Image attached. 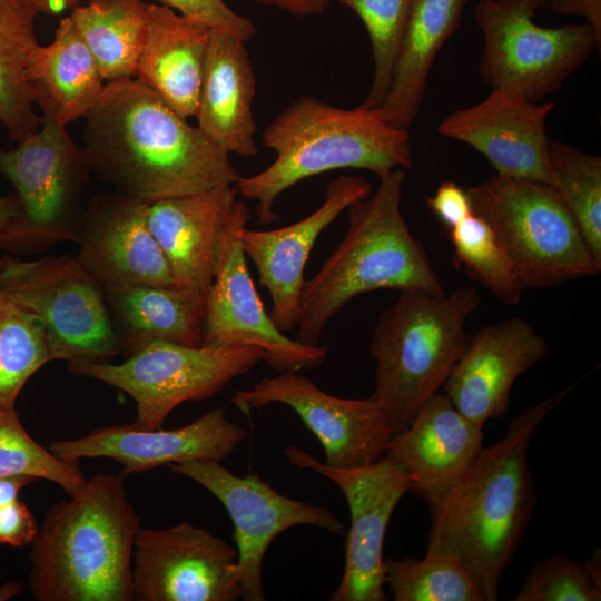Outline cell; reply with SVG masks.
Masks as SVG:
<instances>
[{"label":"cell","mask_w":601,"mask_h":601,"mask_svg":"<svg viewBox=\"0 0 601 601\" xmlns=\"http://www.w3.org/2000/svg\"><path fill=\"white\" fill-rule=\"evenodd\" d=\"M544 0H479L475 21L484 43L479 76L491 88L531 101L554 93L601 40L588 23L545 28L533 21Z\"/></svg>","instance_id":"ba28073f"},{"label":"cell","mask_w":601,"mask_h":601,"mask_svg":"<svg viewBox=\"0 0 601 601\" xmlns=\"http://www.w3.org/2000/svg\"><path fill=\"white\" fill-rule=\"evenodd\" d=\"M132 590L138 601L239 600L237 551L186 521L141 528L134 545Z\"/></svg>","instance_id":"2e32d148"},{"label":"cell","mask_w":601,"mask_h":601,"mask_svg":"<svg viewBox=\"0 0 601 601\" xmlns=\"http://www.w3.org/2000/svg\"><path fill=\"white\" fill-rule=\"evenodd\" d=\"M0 290L41 318L53 359L107 362L120 354L104 287L77 256H4Z\"/></svg>","instance_id":"8fae6325"},{"label":"cell","mask_w":601,"mask_h":601,"mask_svg":"<svg viewBox=\"0 0 601 601\" xmlns=\"http://www.w3.org/2000/svg\"><path fill=\"white\" fill-rule=\"evenodd\" d=\"M588 374L514 417L505 435L483 447L449 494L430 509L427 555L459 559L483 589L499 599L536 503L528 452L538 426Z\"/></svg>","instance_id":"7a4b0ae2"},{"label":"cell","mask_w":601,"mask_h":601,"mask_svg":"<svg viewBox=\"0 0 601 601\" xmlns=\"http://www.w3.org/2000/svg\"><path fill=\"white\" fill-rule=\"evenodd\" d=\"M29 475L0 479V544L23 546L33 540L38 524L28 506L19 501V491L36 481Z\"/></svg>","instance_id":"74e56055"},{"label":"cell","mask_w":601,"mask_h":601,"mask_svg":"<svg viewBox=\"0 0 601 601\" xmlns=\"http://www.w3.org/2000/svg\"><path fill=\"white\" fill-rule=\"evenodd\" d=\"M453 246V264L490 290L501 303L515 305L523 288L514 265L492 227L480 216L471 214L449 229Z\"/></svg>","instance_id":"836d02e7"},{"label":"cell","mask_w":601,"mask_h":601,"mask_svg":"<svg viewBox=\"0 0 601 601\" xmlns=\"http://www.w3.org/2000/svg\"><path fill=\"white\" fill-rule=\"evenodd\" d=\"M27 77L35 104L62 127L85 117L105 87L98 65L70 17L60 20L49 45L32 49Z\"/></svg>","instance_id":"83f0119b"},{"label":"cell","mask_w":601,"mask_h":601,"mask_svg":"<svg viewBox=\"0 0 601 601\" xmlns=\"http://www.w3.org/2000/svg\"><path fill=\"white\" fill-rule=\"evenodd\" d=\"M106 81L135 78L148 27L144 0H89L69 16Z\"/></svg>","instance_id":"f1b7e54d"},{"label":"cell","mask_w":601,"mask_h":601,"mask_svg":"<svg viewBox=\"0 0 601 601\" xmlns=\"http://www.w3.org/2000/svg\"><path fill=\"white\" fill-rule=\"evenodd\" d=\"M550 7L556 14L583 18L601 40V0H550Z\"/></svg>","instance_id":"60d3db41"},{"label":"cell","mask_w":601,"mask_h":601,"mask_svg":"<svg viewBox=\"0 0 601 601\" xmlns=\"http://www.w3.org/2000/svg\"><path fill=\"white\" fill-rule=\"evenodd\" d=\"M3 263H4V257H1L0 258V270H1L2 266H3Z\"/></svg>","instance_id":"bcb514c9"},{"label":"cell","mask_w":601,"mask_h":601,"mask_svg":"<svg viewBox=\"0 0 601 601\" xmlns=\"http://www.w3.org/2000/svg\"><path fill=\"white\" fill-rule=\"evenodd\" d=\"M405 177L404 169L390 171L373 194L347 208V234L304 283L296 341L318 345L329 319L361 294L377 289L445 294L423 244L402 214Z\"/></svg>","instance_id":"277c9868"},{"label":"cell","mask_w":601,"mask_h":601,"mask_svg":"<svg viewBox=\"0 0 601 601\" xmlns=\"http://www.w3.org/2000/svg\"><path fill=\"white\" fill-rule=\"evenodd\" d=\"M51 361L41 318L0 290V408H14L28 380Z\"/></svg>","instance_id":"4dcf8cb0"},{"label":"cell","mask_w":601,"mask_h":601,"mask_svg":"<svg viewBox=\"0 0 601 601\" xmlns=\"http://www.w3.org/2000/svg\"><path fill=\"white\" fill-rule=\"evenodd\" d=\"M237 200L236 187L221 185L149 204L148 226L176 287L207 296Z\"/></svg>","instance_id":"603a6c76"},{"label":"cell","mask_w":601,"mask_h":601,"mask_svg":"<svg viewBox=\"0 0 601 601\" xmlns=\"http://www.w3.org/2000/svg\"><path fill=\"white\" fill-rule=\"evenodd\" d=\"M38 13L59 14L78 6L83 0H24Z\"/></svg>","instance_id":"ee69618b"},{"label":"cell","mask_w":601,"mask_h":601,"mask_svg":"<svg viewBox=\"0 0 601 601\" xmlns=\"http://www.w3.org/2000/svg\"><path fill=\"white\" fill-rule=\"evenodd\" d=\"M246 439L245 428L217 407L174 430H144L132 424L102 426L89 434L53 441L49 450L62 460L108 457L121 464V475L191 460L220 462Z\"/></svg>","instance_id":"ac0fdd59"},{"label":"cell","mask_w":601,"mask_h":601,"mask_svg":"<svg viewBox=\"0 0 601 601\" xmlns=\"http://www.w3.org/2000/svg\"><path fill=\"white\" fill-rule=\"evenodd\" d=\"M175 11L196 18L213 30L231 33L248 41L256 29L250 19L230 9L224 0H157Z\"/></svg>","instance_id":"f35d334b"},{"label":"cell","mask_w":601,"mask_h":601,"mask_svg":"<svg viewBox=\"0 0 601 601\" xmlns=\"http://www.w3.org/2000/svg\"><path fill=\"white\" fill-rule=\"evenodd\" d=\"M554 102L491 90L482 101L451 112L437 132L482 154L495 174L553 187L546 119Z\"/></svg>","instance_id":"e0dca14e"},{"label":"cell","mask_w":601,"mask_h":601,"mask_svg":"<svg viewBox=\"0 0 601 601\" xmlns=\"http://www.w3.org/2000/svg\"><path fill=\"white\" fill-rule=\"evenodd\" d=\"M383 570L395 601H486L467 566L450 555L386 559Z\"/></svg>","instance_id":"d6a6232c"},{"label":"cell","mask_w":601,"mask_h":601,"mask_svg":"<svg viewBox=\"0 0 601 601\" xmlns=\"http://www.w3.org/2000/svg\"><path fill=\"white\" fill-rule=\"evenodd\" d=\"M37 14L24 0H0V121L17 142L41 126L27 77Z\"/></svg>","instance_id":"f546056e"},{"label":"cell","mask_w":601,"mask_h":601,"mask_svg":"<svg viewBox=\"0 0 601 601\" xmlns=\"http://www.w3.org/2000/svg\"><path fill=\"white\" fill-rule=\"evenodd\" d=\"M249 219L248 207L237 200L207 294L201 345L259 347L263 361L280 373L316 368L326 359L327 347L306 345L285 336L254 286L242 244V233Z\"/></svg>","instance_id":"5bb4252c"},{"label":"cell","mask_w":601,"mask_h":601,"mask_svg":"<svg viewBox=\"0 0 601 601\" xmlns=\"http://www.w3.org/2000/svg\"><path fill=\"white\" fill-rule=\"evenodd\" d=\"M124 475L98 473L51 505L31 541L28 589L38 601H132L141 529Z\"/></svg>","instance_id":"3957f363"},{"label":"cell","mask_w":601,"mask_h":601,"mask_svg":"<svg viewBox=\"0 0 601 601\" xmlns=\"http://www.w3.org/2000/svg\"><path fill=\"white\" fill-rule=\"evenodd\" d=\"M483 440L482 427L465 417L444 393L437 392L392 437L385 455L411 476V491L431 509L467 472L484 447Z\"/></svg>","instance_id":"7402d4cb"},{"label":"cell","mask_w":601,"mask_h":601,"mask_svg":"<svg viewBox=\"0 0 601 601\" xmlns=\"http://www.w3.org/2000/svg\"><path fill=\"white\" fill-rule=\"evenodd\" d=\"M149 204L120 193L102 195L81 220L78 259L102 286H175L147 221Z\"/></svg>","instance_id":"44dd1931"},{"label":"cell","mask_w":601,"mask_h":601,"mask_svg":"<svg viewBox=\"0 0 601 601\" xmlns=\"http://www.w3.org/2000/svg\"><path fill=\"white\" fill-rule=\"evenodd\" d=\"M371 189L361 176H341L327 185L322 205L297 223L273 230L244 228V253L255 264L260 286L270 295L268 314L283 333L297 326L304 268L319 234L342 211L366 198Z\"/></svg>","instance_id":"ffe728a7"},{"label":"cell","mask_w":601,"mask_h":601,"mask_svg":"<svg viewBox=\"0 0 601 601\" xmlns=\"http://www.w3.org/2000/svg\"><path fill=\"white\" fill-rule=\"evenodd\" d=\"M211 28L164 4L148 3V27L136 79L189 119L198 107Z\"/></svg>","instance_id":"d4e9b609"},{"label":"cell","mask_w":601,"mask_h":601,"mask_svg":"<svg viewBox=\"0 0 601 601\" xmlns=\"http://www.w3.org/2000/svg\"><path fill=\"white\" fill-rule=\"evenodd\" d=\"M289 463L312 470L335 483L345 495L351 528L345 540V565L331 601H386L383 543L391 516L413 481L402 466L383 455L356 467H333L297 446L285 450Z\"/></svg>","instance_id":"4fadbf2b"},{"label":"cell","mask_w":601,"mask_h":601,"mask_svg":"<svg viewBox=\"0 0 601 601\" xmlns=\"http://www.w3.org/2000/svg\"><path fill=\"white\" fill-rule=\"evenodd\" d=\"M90 170L148 204L240 178L226 150L136 78L107 81L83 117Z\"/></svg>","instance_id":"6da1fadb"},{"label":"cell","mask_w":601,"mask_h":601,"mask_svg":"<svg viewBox=\"0 0 601 601\" xmlns=\"http://www.w3.org/2000/svg\"><path fill=\"white\" fill-rule=\"evenodd\" d=\"M263 6L273 7L295 17L322 13L331 0H253Z\"/></svg>","instance_id":"b9f144b4"},{"label":"cell","mask_w":601,"mask_h":601,"mask_svg":"<svg viewBox=\"0 0 601 601\" xmlns=\"http://www.w3.org/2000/svg\"><path fill=\"white\" fill-rule=\"evenodd\" d=\"M467 0H412L386 95L377 108L393 127L412 126L436 55L457 29Z\"/></svg>","instance_id":"484cf974"},{"label":"cell","mask_w":601,"mask_h":601,"mask_svg":"<svg viewBox=\"0 0 601 601\" xmlns=\"http://www.w3.org/2000/svg\"><path fill=\"white\" fill-rule=\"evenodd\" d=\"M231 403L245 415L270 403L292 407L325 451V464L356 467L385 455L395 425L385 405L373 397L342 398L321 390L297 372L263 377L236 391Z\"/></svg>","instance_id":"9a60e30c"},{"label":"cell","mask_w":601,"mask_h":601,"mask_svg":"<svg viewBox=\"0 0 601 601\" xmlns=\"http://www.w3.org/2000/svg\"><path fill=\"white\" fill-rule=\"evenodd\" d=\"M513 601H600V575L564 556L538 560Z\"/></svg>","instance_id":"8d00e7d4"},{"label":"cell","mask_w":601,"mask_h":601,"mask_svg":"<svg viewBox=\"0 0 601 601\" xmlns=\"http://www.w3.org/2000/svg\"><path fill=\"white\" fill-rule=\"evenodd\" d=\"M89 170L82 148L48 112H42L41 127L17 148L0 147V173L12 183L22 208L0 248L37 253L56 242H78L79 196Z\"/></svg>","instance_id":"30bf717a"},{"label":"cell","mask_w":601,"mask_h":601,"mask_svg":"<svg viewBox=\"0 0 601 601\" xmlns=\"http://www.w3.org/2000/svg\"><path fill=\"white\" fill-rule=\"evenodd\" d=\"M466 191L472 213L494 230L523 290L600 274L601 267L552 186L495 174Z\"/></svg>","instance_id":"52a82bcc"},{"label":"cell","mask_w":601,"mask_h":601,"mask_svg":"<svg viewBox=\"0 0 601 601\" xmlns=\"http://www.w3.org/2000/svg\"><path fill=\"white\" fill-rule=\"evenodd\" d=\"M481 302L472 286L449 295L404 289L381 314L370 347L376 362L372 396L385 405L396 433L443 387L469 338L467 317Z\"/></svg>","instance_id":"8992f818"},{"label":"cell","mask_w":601,"mask_h":601,"mask_svg":"<svg viewBox=\"0 0 601 601\" xmlns=\"http://www.w3.org/2000/svg\"><path fill=\"white\" fill-rule=\"evenodd\" d=\"M24 585L18 581H8L0 587V601H8L20 595Z\"/></svg>","instance_id":"f6af8a7d"},{"label":"cell","mask_w":601,"mask_h":601,"mask_svg":"<svg viewBox=\"0 0 601 601\" xmlns=\"http://www.w3.org/2000/svg\"><path fill=\"white\" fill-rule=\"evenodd\" d=\"M216 496L234 523L242 599L264 601L263 562L272 541L297 525H313L342 535L345 526L328 509L278 493L257 473L238 476L217 461L191 460L169 465Z\"/></svg>","instance_id":"7c38bea8"},{"label":"cell","mask_w":601,"mask_h":601,"mask_svg":"<svg viewBox=\"0 0 601 601\" xmlns=\"http://www.w3.org/2000/svg\"><path fill=\"white\" fill-rule=\"evenodd\" d=\"M353 10L370 37L374 72L362 106L377 109L388 89L397 48L412 0H335Z\"/></svg>","instance_id":"d590c367"},{"label":"cell","mask_w":601,"mask_h":601,"mask_svg":"<svg viewBox=\"0 0 601 601\" xmlns=\"http://www.w3.org/2000/svg\"><path fill=\"white\" fill-rule=\"evenodd\" d=\"M548 343L522 317L505 318L469 335L443 388L453 405L483 428L509 410L516 378L543 359Z\"/></svg>","instance_id":"d6986e66"},{"label":"cell","mask_w":601,"mask_h":601,"mask_svg":"<svg viewBox=\"0 0 601 601\" xmlns=\"http://www.w3.org/2000/svg\"><path fill=\"white\" fill-rule=\"evenodd\" d=\"M263 357V351L256 346H187L155 339L128 355L121 364L70 363L69 371L130 395L136 403L132 425L154 430L160 428L181 403L214 396Z\"/></svg>","instance_id":"9c48e42d"},{"label":"cell","mask_w":601,"mask_h":601,"mask_svg":"<svg viewBox=\"0 0 601 601\" xmlns=\"http://www.w3.org/2000/svg\"><path fill=\"white\" fill-rule=\"evenodd\" d=\"M10 475L51 481L68 495L77 493L87 482L79 461L58 457L32 439L14 408H0V479Z\"/></svg>","instance_id":"e575fe53"},{"label":"cell","mask_w":601,"mask_h":601,"mask_svg":"<svg viewBox=\"0 0 601 601\" xmlns=\"http://www.w3.org/2000/svg\"><path fill=\"white\" fill-rule=\"evenodd\" d=\"M549 158L553 188L601 267V158L555 140H550Z\"/></svg>","instance_id":"1f68e13d"},{"label":"cell","mask_w":601,"mask_h":601,"mask_svg":"<svg viewBox=\"0 0 601 601\" xmlns=\"http://www.w3.org/2000/svg\"><path fill=\"white\" fill-rule=\"evenodd\" d=\"M260 140L275 151V160L235 184L237 193L257 201L259 225L277 218V197L305 178L343 168L365 169L382 178L413 162L408 130L390 125L377 109L362 105L343 109L314 97L288 105L264 129Z\"/></svg>","instance_id":"5b68a950"},{"label":"cell","mask_w":601,"mask_h":601,"mask_svg":"<svg viewBox=\"0 0 601 601\" xmlns=\"http://www.w3.org/2000/svg\"><path fill=\"white\" fill-rule=\"evenodd\" d=\"M104 293L127 356L155 339L201 345L207 296L176 286L147 285L109 286Z\"/></svg>","instance_id":"4316f807"},{"label":"cell","mask_w":601,"mask_h":601,"mask_svg":"<svg viewBox=\"0 0 601 601\" xmlns=\"http://www.w3.org/2000/svg\"><path fill=\"white\" fill-rule=\"evenodd\" d=\"M426 205L447 229L473 214L467 191L452 180L442 181L435 193L426 198Z\"/></svg>","instance_id":"ab89813d"},{"label":"cell","mask_w":601,"mask_h":601,"mask_svg":"<svg viewBox=\"0 0 601 601\" xmlns=\"http://www.w3.org/2000/svg\"><path fill=\"white\" fill-rule=\"evenodd\" d=\"M22 217V208L16 193L0 196V238Z\"/></svg>","instance_id":"7bdbcfd3"},{"label":"cell","mask_w":601,"mask_h":601,"mask_svg":"<svg viewBox=\"0 0 601 601\" xmlns=\"http://www.w3.org/2000/svg\"><path fill=\"white\" fill-rule=\"evenodd\" d=\"M256 77L245 41L211 30L195 118L197 127L228 154L253 157Z\"/></svg>","instance_id":"cb8c5ba5"}]
</instances>
